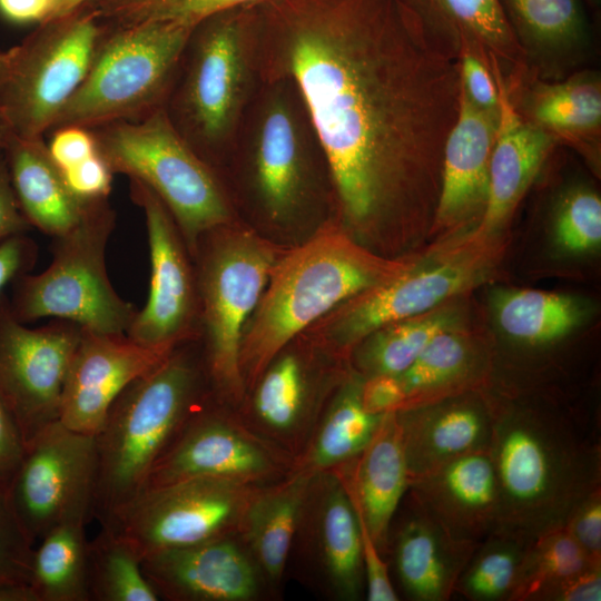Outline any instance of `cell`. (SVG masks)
Returning a JSON list of instances; mask_svg holds the SVG:
<instances>
[{
	"instance_id": "cell-23",
	"label": "cell",
	"mask_w": 601,
	"mask_h": 601,
	"mask_svg": "<svg viewBox=\"0 0 601 601\" xmlns=\"http://www.w3.org/2000/svg\"><path fill=\"white\" fill-rule=\"evenodd\" d=\"M402 16L459 55L465 43L510 80L525 75L526 51L519 41L501 0H392ZM508 81V82H509Z\"/></svg>"
},
{
	"instance_id": "cell-21",
	"label": "cell",
	"mask_w": 601,
	"mask_h": 601,
	"mask_svg": "<svg viewBox=\"0 0 601 601\" xmlns=\"http://www.w3.org/2000/svg\"><path fill=\"white\" fill-rule=\"evenodd\" d=\"M388 551L404 594L414 601H447L477 545L453 539L407 490Z\"/></svg>"
},
{
	"instance_id": "cell-19",
	"label": "cell",
	"mask_w": 601,
	"mask_h": 601,
	"mask_svg": "<svg viewBox=\"0 0 601 601\" xmlns=\"http://www.w3.org/2000/svg\"><path fill=\"white\" fill-rule=\"evenodd\" d=\"M474 278L472 268L456 263L402 272L342 304L321 325V336L328 345L346 349L388 324L427 313Z\"/></svg>"
},
{
	"instance_id": "cell-35",
	"label": "cell",
	"mask_w": 601,
	"mask_h": 601,
	"mask_svg": "<svg viewBox=\"0 0 601 601\" xmlns=\"http://www.w3.org/2000/svg\"><path fill=\"white\" fill-rule=\"evenodd\" d=\"M533 538L497 529L474 550L454 594L470 601H511Z\"/></svg>"
},
{
	"instance_id": "cell-4",
	"label": "cell",
	"mask_w": 601,
	"mask_h": 601,
	"mask_svg": "<svg viewBox=\"0 0 601 601\" xmlns=\"http://www.w3.org/2000/svg\"><path fill=\"white\" fill-rule=\"evenodd\" d=\"M181 346L122 390L95 435L90 518L100 524L145 490L155 463L200 406L207 371Z\"/></svg>"
},
{
	"instance_id": "cell-13",
	"label": "cell",
	"mask_w": 601,
	"mask_h": 601,
	"mask_svg": "<svg viewBox=\"0 0 601 601\" xmlns=\"http://www.w3.org/2000/svg\"><path fill=\"white\" fill-rule=\"evenodd\" d=\"M96 472L95 436L73 431L59 420L26 442L6 492L33 544L68 518L91 519Z\"/></svg>"
},
{
	"instance_id": "cell-40",
	"label": "cell",
	"mask_w": 601,
	"mask_h": 601,
	"mask_svg": "<svg viewBox=\"0 0 601 601\" xmlns=\"http://www.w3.org/2000/svg\"><path fill=\"white\" fill-rule=\"evenodd\" d=\"M447 326L449 317L436 313L388 324L366 337L356 354V363L366 377L381 374L398 376Z\"/></svg>"
},
{
	"instance_id": "cell-17",
	"label": "cell",
	"mask_w": 601,
	"mask_h": 601,
	"mask_svg": "<svg viewBox=\"0 0 601 601\" xmlns=\"http://www.w3.org/2000/svg\"><path fill=\"white\" fill-rule=\"evenodd\" d=\"M170 353L138 344L127 334L82 328L65 382L59 421L73 431L95 436L122 390Z\"/></svg>"
},
{
	"instance_id": "cell-7",
	"label": "cell",
	"mask_w": 601,
	"mask_h": 601,
	"mask_svg": "<svg viewBox=\"0 0 601 601\" xmlns=\"http://www.w3.org/2000/svg\"><path fill=\"white\" fill-rule=\"evenodd\" d=\"M194 27L161 21L106 22L83 80L50 131L137 121L165 108Z\"/></svg>"
},
{
	"instance_id": "cell-42",
	"label": "cell",
	"mask_w": 601,
	"mask_h": 601,
	"mask_svg": "<svg viewBox=\"0 0 601 601\" xmlns=\"http://www.w3.org/2000/svg\"><path fill=\"white\" fill-rule=\"evenodd\" d=\"M33 548L0 487V601H35L30 588Z\"/></svg>"
},
{
	"instance_id": "cell-28",
	"label": "cell",
	"mask_w": 601,
	"mask_h": 601,
	"mask_svg": "<svg viewBox=\"0 0 601 601\" xmlns=\"http://www.w3.org/2000/svg\"><path fill=\"white\" fill-rule=\"evenodd\" d=\"M316 475L299 467L286 481L258 489L246 509L240 532L260 573L272 583L285 570Z\"/></svg>"
},
{
	"instance_id": "cell-15",
	"label": "cell",
	"mask_w": 601,
	"mask_h": 601,
	"mask_svg": "<svg viewBox=\"0 0 601 601\" xmlns=\"http://www.w3.org/2000/svg\"><path fill=\"white\" fill-rule=\"evenodd\" d=\"M129 195L145 217L150 286L145 306L137 309L126 334L144 346L173 351L199 336V294L191 254L174 217L148 186L129 179Z\"/></svg>"
},
{
	"instance_id": "cell-50",
	"label": "cell",
	"mask_w": 601,
	"mask_h": 601,
	"mask_svg": "<svg viewBox=\"0 0 601 601\" xmlns=\"http://www.w3.org/2000/svg\"><path fill=\"white\" fill-rule=\"evenodd\" d=\"M361 398L370 413L387 414L403 407L405 394L397 376L381 374L362 382Z\"/></svg>"
},
{
	"instance_id": "cell-12",
	"label": "cell",
	"mask_w": 601,
	"mask_h": 601,
	"mask_svg": "<svg viewBox=\"0 0 601 601\" xmlns=\"http://www.w3.org/2000/svg\"><path fill=\"white\" fill-rule=\"evenodd\" d=\"M258 489L214 477L151 486L100 525L126 539L142 559L240 531Z\"/></svg>"
},
{
	"instance_id": "cell-51",
	"label": "cell",
	"mask_w": 601,
	"mask_h": 601,
	"mask_svg": "<svg viewBox=\"0 0 601 601\" xmlns=\"http://www.w3.org/2000/svg\"><path fill=\"white\" fill-rule=\"evenodd\" d=\"M24 440L0 401V487L7 491L24 451Z\"/></svg>"
},
{
	"instance_id": "cell-30",
	"label": "cell",
	"mask_w": 601,
	"mask_h": 601,
	"mask_svg": "<svg viewBox=\"0 0 601 601\" xmlns=\"http://www.w3.org/2000/svg\"><path fill=\"white\" fill-rule=\"evenodd\" d=\"M322 481L317 515L322 562L336 597L358 600L364 585L358 516L339 473Z\"/></svg>"
},
{
	"instance_id": "cell-26",
	"label": "cell",
	"mask_w": 601,
	"mask_h": 601,
	"mask_svg": "<svg viewBox=\"0 0 601 601\" xmlns=\"http://www.w3.org/2000/svg\"><path fill=\"white\" fill-rule=\"evenodd\" d=\"M342 471L339 475L357 514L380 551L388 552L391 525L410 485L395 412L384 416L368 445L342 465Z\"/></svg>"
},
{
	"instance_id": "cell-10",
	"label": "cell",
	"mask_w": 601,
	"mask_h": 601,
	"mask_svg": "<svg viewBox=\"0 0 601 601\" xmlns=\"http://www.w3.org/2000/svg\"><path fill=\"white\" fill-rule=\"evenodd\" d=\"M193 257L198 263L199 332L201 326L207 375L218 395L236 401L245 390L242 337L278 258L276 249L233 221L201 236Z\"/></svg>"
},
{
	"instance_id": "cell-41",
	"label": "cell",
	"mask_w": 601,
	"mask_h": 601,
	"mask_svg": "<svg viewBox=\"0 0 601 601\" xmlns=\"http://www.w3.org/2000/svg\"><path fill=\"white\" fill-rule=\"evenodd\" d=\"M265 0H91L105 21L115 24L177 22L196 26L219 11L254 6Z\"/></svg>"
},
{
	"instance_id": "cell-49",
	"label": "cell",
	"mask_w": 601,
	"mask_h": 601,
	"mask_svg": "<svg viewBox=\"0 0 601 601\" xmlns=\"http://www.w3.org/2000/svg\"><path fill=\"white\" fill-rule=\"evenodd\" d=\"M38 258V246L26 234L0 242V299L3 290L18 277L30 273Z\"/></svg>"
},
{
	"instance_id": "cell-5",
	"label": "cell",
	"mask_w": 601,
	"mask_h": 601,
	"mask_svg": "<svg viewBox=\"0 0 601 601\" xmlns=\"http://www.w3.org/2000/svg\"><path fill=\"white\" fill-rule=\"evenodd\" d=\"M259 82L255 6L219 11L194 27L165 110L217 170L228 159Z\"/></svg>"
},
{
	"instance_id": "cell-45",
	"label": "cell",
	"mask_w": 601,
	"mask_h": 601,
	"mask_svg": "<svg viewBox=\"0 0 601 601\" xmlns=\"http://www.w3.org/2000/svg\"><path fill=\"white\" fill-rule=\"evenodd\" d=\"M562 525L592 561L601 563V487L581 499Z\"/></svg>"
},
{
	"instance_id": "cell-3",
	"label": "cell",
	"mask_w": 601,
	"mask_h": 601,
	"mask_svg": "<svg viewBox=\"0 0 601 601\" xmlns=\"http://www.w3.org/2000/svg\"><path fill=\"white\" fill-rule=\"evenodd\" d=\"M328 221L306 243L278 257L245 327L239 366L245 382L259 380L283 348L344 302L404 272L373 256Z\"/></svg>"
},
{
	"instance_id": "cell-11",
	"label": "cell",
	"mask_w": 601,
	"mask_h": 601,
	"mask_svg": "<svg viewBox=\"0 0 601 601\" xmlns=\"http://www.w3.org/2000/svg\"><path fill=\"white\" fill-rule=\"evenodd\" d=\"M106 22L88 6L40 22L0 51V117L16 137L41 138L83 80Z\"/></svg>"
},
{
	"instance_id": "cell-20",
	"label": "cell",
	"mask_w": 601,
	"mask_h": 601,
	"mask_svg": "<svg viewBox=\"0 0 601 601\" xmlns=\"http://www.w3.org/2000/svg\"><path fill=\"white\" fill-rule=\"evenodd\" d=\"M408 491L457 541L479 545L500 526L499 489L487 450L411 480Z\"/></svg>"
},
{
	"instance_id": "cell-8",
	"label": "cell",
	"mask_w": 601,
	"mask_h": 601,
	"mask_svg": "<svg viewBox=\"0 0 601 601\" xmlns=\"http://www.w3.org/2000/svg\"><path fill=\"white\" fill-rule=\"evenodd\" d=\"M110 170L148 186L174 217L194 256L201 236L233 223L219 174L180 136L165 108L137 121L90 129Z\"/></svg>"
},
{
	"instance_id": "cell-46",
	"label": "cell",
	"mask_w": 601,
	"mask_h": 601,
	"mask_svg": "<svg viewBox=\"0 0 601 601\" xmlns=\"http://www.w3.org/2000/svg\"><path fill=\"white\" fill-rule=\"evenodd\" d=\"M357 516L361 526L362 562L366 599L368 601H397L400 598L391 581L388 565L383 559V553L373 541L362 518L358 514Z\"/></svg>"
},
{
	"instance_id": "cell-22",
	"label": "cell",
	"mask_w": 601,
	"mask_h": 601,
	"mask_svg": "<svg viewBox=\"0 0 601 601\" xmlns=\"http://www.w3.org/2000/svg\"><path fill=\"white\" fill-rule=\"evenodd\" d=\"M410 481L464 454L487 450L492 402L454 394L395 412Z\"/></svg>"
},
{
	"instance_id": "cell-53",
	"label": "cell",
	"mask_w": 601,
	"mask_h": 601,
	"mask_svg": "<svg viewBox=\"0 0 601 601\" xmlns=\"http://www.w3.org/2000/svg\"><path fill=\"white\" fill-rule=\"evenodd\" d=\"M601 565H592L561 583L548 601H600Z\"/></svg>"
},
{
	"instance_id": "cell-44",
	"label": "cell",
	"mask_w": 601,
	"mask_h": 601,
	"mask_svg": "<svg viewBox=\"0 0 601 601\" xmlns=\"http://www.w3.org/2000/svg\"><path fill=\"white\" fill-rule=\"evenodd\" d=\"M457 57L461 87L465 95L481 110L499 115V90L489 66L465 43L460 46Z\"/></svg>"
},
{
	"instance_id": "cell-48",
	"label": "cell",
	"mask_w": 601,
	"mask_h": 601,
	"mask_svg": "<svg viewBox=\"0 0 601 601\" xmlns=\"http://www.w3.org/2000/svg\"><path fill=\"white\" fill-rule=\"evenodd\" d=\"M50 132L48 150L61 170L76 166L97 154L96 141L90 129L66 126Z\"/></svg>"
},
{
	"instance_id": "cell-24",
	"label": "cell",
	"mask_w": 601,
	"mask_h": 601,
	"mask_svg": "<svg viewBox=\"0 0 601 601\" xmlns=\"http://www.w3.org/2000/svg\"><path fill=\"white\" fill-rule=\"evenodd\" d=\"M499 97L495 140L489 167V195L481 216V231L499 228L514 210L556 140L526 119L514 105L504 77L493 68Z\"/></svg>"
},
{
	"instance_id": "cell-54",
	"label": "cell",
	"mask_w": 601,
	"mask_h": 601,
	"mask_svg": "<svg viewBox=\"0 0 601 601\" xmlns=\"http://www.w3.org/2000/svg\"><path fill=\"white\" fill-rule=\"evenodd\" d=\"M53 0H0V16L9 22L26 24L42 22Z\"/></svg>"
},
{
	"instance_id": "cell-25",
	"label": "cell",
	"mask_w": 601,
	"mask_h": 601,
	"mask_svg": "<svg viewBox=\"0 0 601 601\" xmlns=\"http://www.w3.org/2000/svg\"><path fill=\"white\" fill-rule=\"evenodd\" d=\"M497 116L477 108L460 90L456 120L443 149L435 223L452 226L484 211Z\"/></svg>"
},
{
	"instance_id": "cell-57",
	"label": "cell",
	"mask_w": 601,
	"mask_h": 601,
	"mask_svg": "<svg viewBox=\"0 0 601 601\" xmlns=\"http://www.w3.org/2000/svg\"><path fill=\"white\" fill-rule=\"evenodd\" d=\"M1 155H2V151L0 150V157H1Z\"/></svg>"
},
{
	"instance_id": "cell-29",
	"label": "cell",
	"mask_w": 601,
	"mask_h": 601,
	"mask_svg": "<svg viewBox=\"0 0 601 601\" xmlns=\"http://www.w3.org/2000/svg\"><path fill=\"white\" fill-rule=\"evenodd\" d=\"M520 111L526 119L581 151L597 154L601 132V83L584 72L559 82L534 83Z\"/></svg>"
},
{
	"instance_id": "cell-55",
	"label": "cell",
	"mask_w": 601,
	"mask_h": 601,
	"mask_svg": "<svg viewBox=\"0 0 601 601\" xmlns=\"http://www.w3.org/2000/svg\"><path fill=\"white\" fill-rule=\"evenodd\" d=\"M90 0H53L51 9L43 21H49L62 17ZM42 21V22H43Z\"/></svg>"
},
{
	"instance_id": "cell-36",
	"label": "cell",
	"mask_w": 601,
	"mask_h": 601,
	"mask_svg": "<svg viewBox=\"0 0 601 601\" xmlns=\"http://www.w3.org/2000/svg\"><path fill=\"white\" fill-rule=\"evenodd\" d=\"M90 601H157L134 546L111 529L101 526L89 541Z\"/></svg>"
},
{
	"instance_id": "cell-27",
	"label": "cell",
	"mask_w": 601,
	"mask_h": 601,
	"mask_svg": "<svg viewBox=\"0 0 601 601\" xmlns=\"http://www.w3.org/2000/svg\"><path fill=\"white\" fill-rule=\"evenodd\" d=\"M2 157L24 218L31 228L51 238L72 229L97 200L81 198L70 189L43 137L13 136Z\"/></svg>"
},
{
	"instance_id": "cell-18",
	"label": "cell",
	"mask_w": 601,
	"mask_h": 601,
	"mask_svg": "<svg viewBox=\"0 0 601 601\" xmlns=\"http://www.w3.org/2000/svg\"><path fill=\"white\" fill-rule=\"evenodd\" d=\"M141 566L159 599L248 601L259 589L260 571L233 534L151 553Z\"/></svg>"
},
{
	"instance_id": "cell-9",
	"label": "cell",
	"mask_w": 601,
	"mask_h": 601,
	"mask_svg": "<svg viewBox=\"0 0 601 601\" xmlns=\"http://www.w3.org/2000/svg\"><path fill=\"white\" fill-rule=\"evenodd\" d=\"M115 225L109 198H101L72 229L53 237L49 266L11 284L13 316L23 324L49 317L98 333L126 334L137 309L112 287L105 260Z\"/></svg>"
},
{
	"instance_id": "cell-6",
	"label": "cell",
	"mask_w": 601,
	"mask_h": 601,
	"mask_svg": "<svg viewBox=\"0 0 601 601\" xmlns=\"http://www.w3.org/2000/svg\"><path fill=\"white\" fill-rule=\"evenodd\" d=\"M230 159L240 161L254 205L269 221L292 223L317 205L319 170L327 165L290 80H260L239 126Z\"/></svg>"
},
{
	"instance_id": "cell-33",
	"label": "cell",
	"mask_w": 601,
	"mask_h": 601,
	"mask_svg": "<svg viewBox=\"0 0 601 601\" xmlns=\"http://www.w3.org/2000/svg\"><path fill=\"white\" fill-rule=\"evenodd\" d=\"M494 312L505 335L532 347L565 337L581 317L579 305L570 296L535 289L499 293Z\"/></svg>"
},
{
	"instance_id": "cell-32",
	"label": "cell",
	"mask_w": 601,
	"mask_h": 601,
	"mask_svg": "<svg viewBox=\"0 0 601 601\" xmlns=\"http://www.w3.org/2000/svg\"><path fill=\"white\" fill-rule=\"evenodd\" d=\"M397 377L405 394V408L465 392L479 377V364L470 345L444 329Z\"/></svg>"
},
{
	"instance_id": "cell-47",
	"label": "cell",
	"mask_w": 601,
	"mask_h": 601,
	"mask_svg": "<svg viewBox=\"0 0 601 601\" xmlns=\"http://www.w3.org/2000/svg\"><path fill=\"white\" fill-rule=\"evenodd\" d=\"M61 171L70 189L79 197L109 198L114 173L98 151L82 162Z\"/></svg>"
},
{
	"instance_id": "cell-39",
	"label": "cell",
	"mask_w": 601,
	"mask_h": 601,
	"mask_svg": "<svg viewBox=\"0 0 601 601\" xmlns=\"http://www.w3.org/2000/svg\"><path fill=\"white\" fill-rule=\"evenodd\" d=\"M254 412L272 435L300 433L306 416V380L302 362L292 354L275 358L258 380Z\"/></svg>"
},
{
	"instance_id": "cell-43",
	"label": "cell",
	"mask_w": 601,
	"mask_h": 601,
	"mask_svg": "<svg viewBox=\"0 0 601 601\" xmlns=\"http://www.w3.org/2000/svg\"><path fill=\"white\" fill-rule=\"evenodd\" d=\"M555 237L572 253L597 248L601 242V200L592 190L577 188L560 203L555 217Z\"/></svg>"
},
{
	"instance_id": "cell-1",
	"label": "cell",
	"mask_w": 601,
	"mask_h": 601,
	"mask_svg": "<svg viewBox=\"0 0 601 601\" xmlns=\"http://www.w3.org/2000/svg\"><path fill=\"white\" fill-rule=\"evenodd\" d=\"M255 18L259 79L296 87L345 230L435 208L460 106L457 52L392 0H265Z\"/></svg>"
},
{
	"instance_id": "cell-31",
	"label": "cell",
	"mask_w": 601,
	"mask_h": 601,
	"mask_svg": "<svg viewBox=\"0 0 601 601\" xmlns=\"http://www.w3.org/2000/svg\"><path fill=\"white\" fill-rule=\"evenodd\" d=\"M88 515L68 518L33 548L30 588L35 601H90Z\"/></svg>"
},
{
	"instance_id": "cell-14",
	"label": "cell",
	"mask_w": 601,
	"mask_h": 601,
	"mask_svg": "<svg viewBox=\"0 0 601 601\" xmlns=\"http://www.w3.org/2000/svg\"><path fill=\"white\" fill-rule=\"evenodd\" d=\"M82 327L52 318L30 328L0 299V401L24 443L59 420L61 395Z\"/></svg>"
},
{
	"instance_id": "cell-52",
	"label": "cell",
	"mask_w": 601,
	"mask_h": 601,
	"mask_svg": "<svg viewBox=\"0 0 601 601\" xmlns=\"http://www.w3.org/2000/svg\"><path fill=\"white\" fill-rule=\"evenodd\" d=\"M31 226L19 207L9 169L0 157V242L11 236L26 234Z\"/></svg>"
},
{
	"instance_id": "cell-56",
	"label": "cell",
	"mask_w": 601,
	"mask_h": 601,
	"mask_svg": "<svg viewBox=\"0 0 601 601\" xmlns=\"http://www.w3.org/2000/svg\"><path fill=\"white\" fill-rule=\"evenodd\" d=\"M13 137V134L11 132L8 125L4 122V120L0 117V150L2 151L3 148L7 146L9 140Z\"/></svg>"
},
{
	"instance_id": "cell-2",
	"label": "cell",
	"mask_w": 601,
	"mask_h": 601,
	"mask_svg": "<svg viewBox=\"0 0 601 601\" xmlns=\"http://www.w3.org/2000/svg\"><path fill=\"white\" fill-rule=\"evenodd\" d=\"M487 453L500 496V526L534 538L562 525L601 487L600 420L556 406L492 402Z\"/></svg>"
},
{
	"instance_id": "cell-34",
	"label": "cell",
	"mask_w": 601,
	"mask_h": 601,
	"mask_svg": "<svg viewBox=\"0 0 601 601\" xmlns=\"http://www.w3.org/2000/svg\"><path fill=\"white\" fill-rule=\"evenodd\" d=\"M361 386L354 380L336 396L299 467L318 474L348 463L368 445L386 414L365 410Z\"/></svg>"
},
{
	"instance_id": "cell-16",
	"label": "cell",
	"mask_w": 601,
	"mask_h": 601,
	"mask_svg": "<svg viewBox=\"0 0 601 601\" xmlns=\"http://www.w3.org/2000/svg\"><path fill=\"white\" fill-rule=\"evenodd\" d=\"M282 463L264 441L228 415L203 404L155 463L145 490L193 477L256 485L276 475Z\"/></svg>"
},
{
	"instance_id": "cell-37",
	"label": "cell",
	"mask_w": 601,
	"mask_h": 601,
	"mask_svg": "<svg viewBox=\"0 0 601 601\" xmlns=\"http://www.w3.org/2000/svg\"><path fill=\"white\" fill-rule=\"evenodd\" d=\"M592 565V561L563 525L534 536L525 554L511 601H548L564 581Z\"/></svg>"
},
{
	"instance_id": "cell-38",
	"label": "cell",
	"mask_w": 601,
	"mask_h": 601,
	"mask_svg": "<svg viewBox=\"0 0 601 601\" xmlns=\"http://www.w3.org/2000/svg\"><path fill=\"white\" fill-rule=\"evenodd\" d=\"M508 19L522 47L565 52L583 40L585 26L577 0H504Z\"/></svg>"
}]
</instances>
